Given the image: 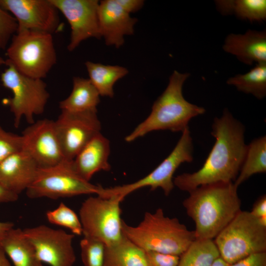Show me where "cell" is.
I'll use <instances>...</instances> for the list:
<instances>
[{
	"instance_id": "ab89813d",
	"label": "cell",
	"mask_w": 266,
	"mask_h": 266,
	"mask_svg": "<svg viewBox=\"0 0 266 266\" xmlns=\"http://www.w3.org/2000/svg\"><path fill=\"white\" fill-rule=\"evenodd\" d=\"M5 65V60L0 56V66Z\"/></svg>"
},
{
	"instance_id": "d6986e66",
	"label": "cell",
	"mask_w": 266,
	"mask_h": 266,
	"mask_svg": "<svg viewBox=\"0 0 266 266\" xmlns=\"http://www.w3.org/2000/svg\"><path fill=\"white\" fill-rule=\"evenodd\" d=\"M110 147L109 140L101 133L95 135L79 152L72 161L75 171L83 179L89 181L100 171H109Z\"/></svg>"
},
{
	"instance_id": "83f0119b",
	"label": "cell",
	"mask_w": 266,
	"mask_h": 266,
	"mask_svg": "<svg viewBox=\"0 0 266 266\" xmlns=\"http://www.w3.org/2000/svg\"><path fill=\"white\" fill-rule=\"evenodd\" d=\"M46 216L50 223L65 227L74 235L82 234V227L79 217L65 203L61 202L56 209L48 211Z\"/></svg>"
},
{
	"instance_id": "8fae6325",
	"label": "cell",
	"mask_w": 266,
	"mask_h": 266,
	"mask_svg": "<svg viewBox=\"0 0 266 266\" xmlns=\"http://www.w3.org/2000/svg\"><path fill=\"white\" fill-rule=\"evenodd\" d=\"M97 109L73 112L61 110L54 121L55 130L64 158L72 161L95 135L100 133Z\"/></svg>"
},
{
	"instance_id": "836d02e7",
	"label": "cell",
	"mask_w": 266,
	"mask_h": 266,
	"mask_svg": "<svg viewBox=\"0 0 266 266\" xmlns=\"http://www.w3.org/2000/svg\"><path fill=\"white\" fill-rule=\"evenodd\" d=\"M116 1L129 14L137 12L142 7L144 3L143 0H116Z\"/></svg>"
},
{
	"instance_id": "6da1fadb",
	"label": "cell",
	"mask_w": 266,
	"mask_h": 266,
	"mask_svg": "<svg viewBox=\"0 0 266 266\" xmlns=\"http://www.w3.org/2000/svg\"><path fill=\"white\" fill-rule=\"evenodd\" d=\"M244 133V125L225 108L213 120L211 133L215 142L203 166L196 172L174 177V186L189 193L201 185L234 182L246 152Z\"/></svg>"
},
{
	"instance_id": "7a4b0ae2",
	"label": "cell",
	"mask_w": 266,
	"mask_h": 266,
	"mask_svg": "<svg viewBox=\"0 0 266 266\" xmlns=\"http://www.w3.org/2000/svg\"><path fill=\"white\" fill-rule=\"evenodd\" d=\"M183 201L195 224L197 239H213L240 211L241 202L233 182L200 186Z\"/></svg>"
},
{
	"instance_id": "f546056e",
	"label": "cell",
	"mask_w": 266,
	"mask_h": 266,
	"mask_svg": "<svg viewBox=\"0 0 266 266\" xmlns=\"http://www.w3.org/2000/svg\"><path fill=\"white\" fill-rule=\"evenodd\" d=\"M18 30V25L16 19L0 6V50L6 49Z\"/></svg>"
},
{
	"instance_id": "603a6c76",
	"label": "cell",
	"mask_w": 266,
	"mask_h": 266,
	"mask_svg": "<svg viewBox=\"0 0 266 266\" xmlns=\"http://www.w3.org/2000/svg\"><path fill=\"white\" fill-rule=\"evenodd\" d=\"M89 78L101 96L112 98L115 83L128 73V70L119 66L105 65L90 61L85 63Z\"/></svg>"
},
{
	"instance_id": "f1b7e54d",
	"label": "cell",
	"mask_w": 266,
	"mask_h": 266,
	"mask_svg": "<svg viewBox=\"0 0 266 266\" xmlns=\"http://www.w3.org/2000/svg\"><path fill=\"white\" fill-rule=\"evenodd\" d=\"M83 266H104L105 245L102 242L84 237L80 242Z\"/></svg>"
},
{
	"instance_id": "484cf974",
	"label": "cell",
	"mask_w": 266,
	"mask_h": 266,
	"mask_svg": "<svg viewBox=\"0 0 266 266\" xmlns=\"http://www.w3.org/2000/svg\"><path fill=\"white\" fill-rule=\"evenodd\" d=\"M227 83L259 100L264 99L266 96V63L257 64L248 72L230 77Z\"/></svg>"
},
{
	"instance_id": "2e32d148",
	"label": "cell",
	"mask_w": 266,
	"mask_h": 266,
	"mask_svg": "<svg viewBox=\"0 0 266 266\" xmlns=\"http://www.w3.org/2000/svg\"><path fill=\"white\" fill-rule=\"evenodd\" d=\"M98 18L101 37L108 46L119 48L124 43V36L134 33V26L137 21L130 16L118 3L116 0L99 1Z\"/></svg>"
},
{
	"instance_id": "44dd1931",
	"label": "cell",
	"mask_w": 266,
	"mask_h": 266,
	"mask_svg": "<svg viewBox=\"0 0 266 266\" xmlns=\"http://www.w3.org/2000/svg\"><path fill=\"white\" fill-rule=\"evenodd\" d=\"M100 96L89 79L75 76L70 95L59 102V107L61 110L73 112L97 109Z\"/></svg>"
},
{
	"instance_id": "7402d4cb",
	"label": "cell",
	"mask_w": 266,
	"mask_h": 266,
	"mask_svg": "<svg viewBox=\"0 0 266 266\" xmlns=\"http://www.w3.org/2000/svg\"><path fill=\"white\" fill-rule=\"evenodd\" d=\"M104 266H148L145 252L125 235L117 243L105 246Z\"/></svg>"
},
{
	"instance_id": "e575fe53",
	"label": "cell",
	"mask_w": 266,
	"mask_h": 266,
	"mask_svg": "<svg viewBox=\"0 0 266 266\" xmlns=\"http://www.w3.org/2000/svg\"><path fill=\"white\" fill-rule=\"evenodd\" d=\"M251 213L257 218L266 216V196H261L254 203Z\"/></svg>"
},
{
	"instance_id": "5bb4252c",
	"label": "cell",
	"mask_w": 266,
	"mask_h": 266,
	"mask_svg": "<svg viewBox=\"0 0 266 266\" xmlns=\"http://www.w3.org/2000/svg\"><path fill=\"white\" fill-rule=\"evenodd\" d=\"M67 20L71 29L69 51H73L85 40L101 38L97 0H50Z\"/></svg>"
},
{
	"instance_id": "8d00e7d4",
	"label": "cell",
	"mask_w": 266,
	"mask_h": 266,
	"mask_svg": "<svg viewBox=\"0 0 266 266\" xmlns=\"http://www.w3.org/2000/svg\"><path fill=\"white\" fill-rule=\"evenodd\" d=\"M14 224L9 222H0V242L11 228L14 227Z\"/></svg>"
},
{
	"instance_id": "4fadbf2b",
	"label": "cell",
	"mask_w": 266,
	"mask_h": 266,
	"mask_svg": "<svg viewBox=\"0 0 266 266\" xmlns=\"http://www.w3.org/2000/svg\"><path fill=\"white\" fill-rule=\"evenodd\" d=\"M22 150L35 162L39 168L56 165L64 160L55 130L54 121L39 120L23 132Z\"/></svg>"
},
{
	"instance_id": "9c48e42d",
	"label": "cell",
	"mask_w": 266,
	"mask_h": 266,
	"mask_svg": "<svg viewBox=\"0 0 266 266\" xmlns=\"http://www.w3.org/2000/svg\"><path fill=\"white\" fill-rule=\"evenodd\" d=\"M102 188L83 179L74 170L72 161L64 160L52 166L38 167L33 182L26 191L30 199L56 200L81 195H99Z\"/></svg>"
},
{
	"instance_id": "f35d334b",
	"label": "cell",
	"mask_w": 266,
	"mask_h": 266,
	"mask_svg": "<svg viewBox=\"0 0 266 266\" xmlns=\"http://www.w3.org/2000/svg\"><path fill=\"white\" fill-rule=\"evenodd\" d=\"M229 264L226 263L220 256L214 262L212 266H229Z\"/></svg>"
},
{
	"instance_id": "ac0fdd59",
	"label": "cell",
	"mask_w": 266,
	"mask_h": 266,
	"mask_svg": "<svg viewBox=\"0 0 266 266\" xmlns=\"http://www.w3.org/2000/svg\"><path fill=\"white\" fill-rule=\"evenodd\" d=\"M223 49L247 65L266 63V31L248 29L243 34H229Z\"/></svg>"
},
{
	"instance_id": "d590c367",
	"label": "cell",
	"mask_w": 266,
	"mask_h": 266,
	"mask_svg": "<svg viewBox=\"0 0 266 266\" xmlns=\"http://www.w3.org/2000/svg\"><path fill=\"white\" fill-rule=\"evenodd\" d=\"M19 195L8 190L0 184V204L14 202L16 201Z\"/></svg>"
},
{
	"instance_id": "8992f818",
	"label": "cell",
	"mask_w": 266,
	"mask_h": 266,
	"mask_svg": "<svg viewBox=\"0 0 266 266\" xmlns=\"http://www.w3.org/2000/svg\"><path fill=\"white\" fill-rule=\"evenodd\" d=\"M214 239L220 256L229 265L266 252V227L249 211H239Z\"/></svg>"
},
{
	"instance_id": "3957f363",
	"label": "cell",
	"mask_w": 266,
	"mask_h": 266,
	"mask_svg": "<svg viewBox=\"0 0 266 266\" xmlns=\"http://www.w3.org/2000/svg\"><path fill=\"white\" fill-rule=\"evenodd\" d=\"M188 72L174 70L168 84L154 102L149 116L128 135L125 140L131 142L152 131L168 130L183 132L190 121L205 112V109L188 101L183 95V86L190 77Z\"/></svg>"
},
{
	"instance_id": "5b68a950",
	"label": "cell",
	"mask_w": 266,
	"mask_h": 266,
	"mask_svg": "<svg viewBox=\"0 0 266 266\" xmlns=\"http://www.w3.org/2000/svg\"><path fill=\"white\" fill-rule=\"evenodd\" d=\"M5 64L27 76L43 79L57 61L53 34L33 30L19 31L6 49Z\"/></svg>"
},
{
	"instance_id": "e0dca14e",
	"label": "cell",
	"mask_w": 266,
	"mask_h": 266,
	"mask_svg": "<svg viewBox=\"0 0 266 266\" xmlns=\"http://www.w3.org/2000/svg\"><path fill=\"white\" fill-rule=\"evenodd\" d=\"M38 166L23 150L0 162V184L19 195L33 182Z\"/></svg>"
},
{
	"instance_id": "52a82bcc",
	"label": "cell",
	"mask_w": 266,
	"mask_h": 266,
	"mask_svg": "<svg viewBox=\"0 0 266 266\" xmlns=\"http://www.w3.org/2000/svg\"><path fill=\"white\" fill-rule=\"evenodd\" d=\"M0 75V81L5 88L10 90L12 96L3 101L14 116V126L18 128L24 117L30 124L34 122V117L42 114L50 98L47 85L43 79L25 75L12 65Z\"/></svg>"
},
{
	"instance_id": "d6a6232c",
	"label": "cell",
	"mask_w": 266,
	"mask_h": 266,
	"mask_svg": "<svg viewBox=\"0 0 266 266\" xmlns=\"http://www.w3.org/2000/svg\"><path fill=\"white\" fill-rule=\"evenodd\" d=\"M229 266H266V252L251 254Z\"/></svg>"
},
{
	"instance_id": "9a60e30c",
	"label": "cell",
	"mask_w": 266,
	"mask_h": 266,
	"mask_svg": "<svg viewBox=\"0 0 266 266\" xmlns=\"http://www.w3.org/2000/svg\"><path fill=\"white\" fill-rule=\"evenodd\" d=\"M0 6L16 19L18 30L53 34L60 27L59 11L50 0H0Z\"/></svg>"
},
{
	"instance_id": "ba28073f",
	"label": "cell",
	"mask_w": 266,
	"mask_h": 266,
	"mask_svg": "<svg viewBox=\"0 0 266 266\" xmlns=\"http://www.w3.org/2000/svg\"><path fill=\"white\" fill-rule=\"evenodd\" d=\"M117 196H99L85 200L79 210L82 234L109 246L119 242L124 236L122 230L120 203Z\"/></svg>"
},
{
	"instance_id": "d4e9b609",
	"label": "cell",
	"mask_w": 266,
	"mask_h": 266,
	"mask_svg": "<svg viewBox=\"0 0 266 266\" xmlns=\"http://www.w3.org/2000/svg\"><path fill=\"white\" fill-rule=\"evenodd\" d=\"M266 172V137L253 139L247 146L244 159L236 179L233 182L238 188L251 176Z\"/></svg>"
},
{
	"instance_id": "4dcf8cb0",
	"label": "cell",
	"mask_w": 266,
	"mask_h": 266,
	"mask_svg": "<svg viewBox=\"0 0 266 266\" xmlns=\"http://www.w3.org/2000/svg\"><path fill=\"white\" fill-rule=\"evenodd\" d=\"M22 150V137L5 131L0 125V162Z\"/></svg>"
},
{
	"instance_id": "4316f807",
	"label": "cell",
	"mask_w": 266,
	"mask_h": 266,
	"mask_svg": "<svg viewBox=\"0 0 266 266\" xmlns=\"http://www.w3.org/2000/svg\"><path fill=\"white\" fill-rule=\"evenodd\" d=\"M219 257L213 239H196L180 256L177 266H212Z\"/></svg>"
},
{
	"instance_id": "ffe728a7",
	"label": "cell",
	"mask_w": 266,
	"mask_h": 266,
	"mask_svg": "<svg viewBox=\"0 0 266 266\" xmlns=\"http://www.w3.org/2000/svg\"><path fill=\"white\" fill-rule=\"evenodd\" d=\"M0 244L14 266H44L33 246L24 234L23 230L11 228Z\"/></svg>"
},
{
	"instance_id": "cb8c5ba5",
	"label": "cell",
	"mask_w": 266,
	"mask_h": 266,
	"mask_svg": "<svg viewBox=\"0 0 266 266\" xmlns=\"http://www.w3.org/2000/svg\"><path fill=\"white\" fill-rule=\"evenodd\" d=\"M217 10L222 15H234L237 18L251 23L266 19L265 0H217Z\"/></svg>"
},
{
	"instance_id": "1f68e13d",
	"label": "cell",
	"mask_w": 266,
	"mask_h": 266,
	"mask_svg": "<svg viewBox=\"0 0 266 266\" xmlns=\"http://www.w3.org/2000/svg\"><path fill=\"white\" fill-rule=\"evenodd\" d=\"M148 266H177L180 256L154 251H145Z\"/></svg>"
},
{
	"instance_id": "277c9868",
	"label": "cell",
	"mask_w": 266,
	"mask_h": 266,
	"mask_svg": "<svg viewBox=\"0 0 266 266\" xmlns=\"http://www.w3.org/2000/svg\"><path fill=\"white\" fill-rule=\"evenodd\" d=\"M124 235L144 251H154L180 256L196 239L195 232L189 230L176 218L166 216L159 208L146 212L136 226L124 221Z\"/></svg>"
},
{
	"instance_id": "7c38bea8",
	"label": "cell",
	"mask_w": 266,
	"mask_h": 266,
	"mask_svg": "<svg viewBox=\"0 0 266 266\" xmlns=\"http://www.w3.org/2000/svg\"><path fill=\"white\" fill-rule=\"evenodd\" d=\"M23 232L42 263L50 266H73L76 260L72 246L73 234L44 225L25 228Z\"/></svg>"
},
{
	"instance_id": "30bf717a",
	"label": "cell",
	"mask_w": 266,
	"mask_h": 266,
	"mask_svg": "<svg viewBox=\"0 0 266 266\" xmlns=\"http://www.w3.org/2000/svg\"><path fill=\"white\" fill-rule=\"evenodd\" d=\"M193 140L188 127L182 132L180 139L168 156L147 175L132 183L103 188L99 196L104 198L117 196L123 200L135 191L149 187L151 191L161 188L167 196L174 187V173L182 163L193 161Z\"/></svg>"
},
{
	"instance_id": "74e56055",
	"label": "cell",
	"mask_w": 266,
	"mask_h": 266,
	"mask_svg": "<svg viewBox=\"0 0 266 266\" xmlns=\"http://www.w3.org/2000/svg\"><path fill=\"white\" fill-rule=\"evenodd\" d=\"M3 249L0 244V266H12Z\"/></svg>"
}]
</instances>
